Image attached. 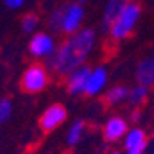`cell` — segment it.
<instances>
[{
  "label": "cell",
  "instance_id": "cell-1",
  "mask_svg": "<svg viewBox=\"0 0 154 154\" xmlns=\"http://www.w3.org/2000/svg\"><path fill=\"white\" fill-rule=\"evenodd\" d=\"M96 45V32L91 28H83L69 35L56 53L48 57V66L60 75H69L74 69L83 66V63L93 53Z\"/></svg>",
  "mask_w": 154,
  "mask_h": 154
},
{
  "label": "cell",
  "instance_id": "cell-2",
  "mask_svg": "<svg viewBox=\"0 0 154 154\" xmlns=\"http://www.w3.org/2000/svg\"><path fill=\"white\" fill-rule=\"evenodd\" d=\"M140 14H142L140 5L136 3V2H131L123 9L122 14L117 17V20L112 23V26L109 29L111 38H114V40H117V42L126 38L134 31L136 25H137V22L140 19Z\"/></svg>",
  "mask_w": 154,
  "mask_h": 154
},
{
  "label": "cell",
  "instance_id": "cell-3",
  "mask_svg": "<svg viewBox=\"0 0 154 154\" xmlns=\"http://www.w3.org/2000/svg\"><path fill=\"white\" fill-rule=\"evenodd\" d=\"M48 82H49V77H48L46 69L42 65H31L23 72L20 85L23 88V91L34 94V93H40L42 89H45Z\"/></svg>",
  "mask_w": 154,
  "mask_h": 154
},
{
  "label": "cell",
  "instance_id": "cell-4",
  "mask_svg": "<svg viewBox=\"0 0 154 154\" xmlns=\"http://www.w3.org/2000/svg\"><path fill=\"white\" fill-rule=\"evenodd\" d=\"M85 17V9L79 3H65V14H63V25H62V31L72 35L75 32L80 31V25Z\"/></svg>",
  "mask_w": 154,
  "mask_h": 154
},
{
  "label": "cell",
  "instance_id": "cell-5",
  "mask_svg": "<svg viewBox=\"0 0 154 154\" xmlns=\"http://www.w3.org/2000/svg\"><path fill=\"white\" fill-rule=\"evenodd\" d=\"M29 53L34 57H51L56 53L54 38L46 32H37L29 42Z\"/></svg>",
  "mask_w": 154,
  "mask_h": 154
},
{
  "label": "cell",
  "instance_id": "cell-6",
  "mask_svg": "<svg viewBox=\"0 0 154 154\" xmlns=\"http://www.w3.org/2000/svg\"><path fill=\"white\" fill-rule=\"evenodd\" d=\"M93 69L89 68L88 65H83L80 68L74 69L68 77H66V88L68 93L72 96H79L83 94L86 91V85L89 80V75H91Z\"/></svg>",
  "mask_w": 154,
  "mask_h": 154
},
{
  "label": "cell",
  "instance_id": "cell-7",
  "mask_svg": "<svg viewBox=\"0 0 154 154\" xmlns=\"http://www.w3.org/2000/svg\"><path fill=\"white\" fill-rule=\"evenodd\" d=\"M66 116H68V112L63 105H60V103L51 105L40 117V128L46 133L53 131L66 120Z\"/></svg>",
  "mask_w": 154,
  "mask_h": 154
},
{
  "label": "cell",
  "instance_id": "cell-8",
  "mask_svg": "<svg viewBox=\"0 0 154 154\" xmlns=\"http://www.w3.org/2000/svg\"><path fill=\"white\" fill-rule=\"evenodd\" d=\"M128 131L130 130H128L126 120L119 116H112L103 126V137L106 142H119L120 139H125Z\"/></svg>",
  "mask_w": 154,
  "mask_h": 154
},
{
  "label": "cell",
  "instance_id": "cell-9",
  "mask_svg": "<svg viewBox=\"0 0 154 154\" xmlns=\"http://www.w3.org/2000/svg\"><path fill=\"white\" fill-rule=\"evenodd\" d=\"M133 2V0H108L105 11H103V17H102V31L106 32L111 29L112 23L117 20V17L123 12V9Z\"/></svg>",
  "mask_w": 154,
  "mask_h": 154
},
{
  "label": "cell",
  "instance_id": "cell-10",
  "mask_svg": "<svg viewBox=\"0 0 154 154\" xmlns=\"http://www.w3.org/2000/svg\"><path fill=\"white\" fill-rule=\"evenodd\" d=\"M108 82V71L105 66H97L96 69H93L91 75H89V80L86 85V96H97L99 93H102V89L105 88Z\"/></svg>",
  "mask_w": 154,
  "mask_h": 154
},
{
  "label": "cell",
  "instance_id": "cell-11",
  "mask_svg": "<svg viewBox=\"0 0 154 154\" xmlns=\"http://www.w3.org/2000/svg\"><path fill=\"white\" fill-rule=\"evenodd\" d=\"M136 79L139 85H143L148 88L154 85V56L145 57L139 63L136 69Z\"/></svg>",
  "mask_w": 154,
  "mask_h": 154
},
{
  "label": "cell",
  "instance_id": "cell-12",
  "mask_svg": "<svg viewBox=\"0 0 154 154\" xmlns=\"http://www.w3.org/2000/svg\"><path fill=\"white\" fill-rule=\"evenodd\" d=\"M146 143H148L146 134H145L143 130H140V128H133V130H130L128 134L125 136V139H123V146H125L126 151L145 146Z\"/></svg>",
  "mask_w": 154,
  "mask_h": 154
},
{
  "label": "cell",
  "instance_id": "cell-13",
  "mask_svg": "<svg viewBox=\"0 0 154 154\" xmlns=\"http://www.w3.org/2000/svg\"><path fill=\"white\" fill-rule=\"evenodd\" d=\"M128 96H130V89L123 85H117L106 93V102L109 105H117L123 100H128Z\"/></svg>",
  "mask_w": 154,
  "mask_h": 154
},
{
  "label": "cell",
  "instance_id": "cell-14",
  "mask_svg": "<svg viewBox=\"0 0 154 154\" xmlns=\"http://www.w3.org/2000/svg\"><path fill=\"white\" fill-rule=\"evenodd\" d=\"M83 131H85V122L83 120H75L71 128L68 130V136H66V143L74 146L80 142V139L83 136Z\"/></svg>",
  "mask_w": 154,
  "mask_h": 154
},
{
  "label": "cell",
  "instance_id": "cell-15",
  "mask_svg": "<svg viewBox=\"0 0 154 154\" xmlns=\"http://www.w3.org/2000/svg\"><path fill=\"white\" fill-rule=\"evenodd\" d=\"M63 14H65V5L56 8L53 12H51L49 20H48V25H49V29H51V31H54V32H63V31H62Z\"/></svg>",
  "mask_w": 154,
  "mask_h": 154
},
{
  "label": "cell",
  "instance_id": "cell-16",
  "mask_svg": "<svg viewBox=\"0 0 154 154\" xmlns=\"http://www.w3.org/2000/svg\"><path fill=\"white\" fill-rule=\"evenodd\" d=\"M148 97V86L137 85L133 89H130V96H128V102L131 105H140L143 103Z\"/></svg>",
  "mask_w": 154,
  "mask_h": 154
},
{
  "label": "cell",
  "instance_id": "cell-17",
  "mask_svg": "<svg viewBox=\"0 0 154 154\" xmlns=\"http://www.w3.org/2000/svg\"><path fill=\"white\" fill-rule=\"evenodd\" d=\"M38 25V19L35 14H26L23 19H22V29L23 32H34V29L37 28Z\"/></svg>",
  "mask_w": 154,
  "mask_h": 154
},
{
  "label": "cell",
  "instance_id": "cell-18",
  "mask_svg": "<svg viewBox=\"0 0 154 154\" xmlns=\"http://www.w3.org/2000/svg\"><path fill=\"white\" fill-rule=\"evenodd\" d=\"M11 112H12V103L9 99H2L0 100V120L2 123L8 122V119L11 117Z\"/></svg>",
  "mask_w": 154,
  "mask_h": 154
},
{
  "label": "cell",
  "instance_id": "cell-19",
  "mask_svg": "<svg viewBox=\"0 0 154 154\" xmlns=\"http://www.w3.org/2000/svg\"><path fill=\"white\" fill-rule=\"evenodd\" d=\"M5 3H6V6L11 8V9H17V8L23 6L25 0H5Z\"/></svg>",
  "mask_w": 154,
  "mask_h": 154
},
{
  "label": "cell",
  "instance_id": "cell-20",
  "mask_svg": "<svg viewBox=\"0 0 154 154\" xmlns=\"http://www.w3.org/2000/svg\"><path fill=\"white\" fill-rule=\"evenodd\" d=\"M145 149H146V145L140 146V148H136V149H128L125 154H145Z\"/></svg>",
  "mask_w": 154,
  "mask_h": 154
},
{
  "label": "cell",
  "instance_id": "cell-21",
  "mask_svg": "<svg viewBox=\"0 0 154 154\" xmlns=\"http://www.w3.org/2000/svg\"><path fill=\"white\" fill-rule=\"evenodd\" d=\"M131 119H133V122H139V120H140V112H139V111H134V112L131 114Z\"/></svg>",
  "mask_w": 154,
  "mask_h": 154
},
{
  "label": "cell",
  "instance_id": "cell-22",
  "mask_svg": "<svg viewBox=\"0 0 154 154\" xmlns=\"http://www.w3.org/2000/svg\"><path fill=\"white\" fill-rule=\"evenodd\" d=\"M106 154H120V151H116V149H114V151H108Z\"/></svg>",
  "mask_w": 154,
  "mask_h": 154
},
{
  "label": "cell",
  "instance_id": "cell-23",
  "mask_svg": "<svg viewBox=\"0 0 154 154\" xmlns=\"http://www.w3.org/2000/svg\"><path fill=\"white\" fill-rule=\"evenodd\" d=\"M77 3H79V5H85L86 0H77Z\"/></svg>",
  "mask_w": 154,
  "mask_h": 154
}]
</instances>
